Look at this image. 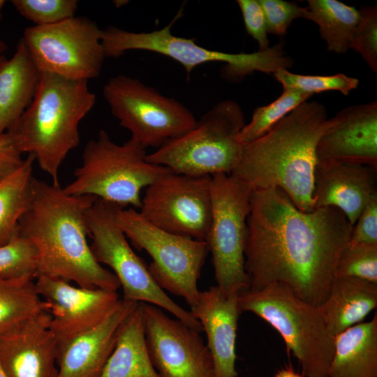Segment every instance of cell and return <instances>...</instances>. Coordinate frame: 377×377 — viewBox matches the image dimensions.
Segmentation results:
<instances>
[{"label": "cell", "instance_id": "6da1fadb", "mask_svg": "<svg viewBox=\"0 0 377 377\" xmlns=\"http://www.w3.org/2000/svg\"><path fill=\"white\" fill-rule=\"evenodd\" d=\"M353 228L335 207L303 212L280 188L253 191L244 248L249 290L279 283L320 306Z\"/></svg>", "mask_w": 377, "mask_h": 377}, {"label": "cell", "instance_id": "7a4b0ae2", "mask_svg": "<svg viewBox=\"0 0 377 377\" xmlns=\"http://www.w3.org/2000/svg\"><path fill=\"white\" fill-rule=\"evenodd\" d=\"M96 200L67 194L60 185L35 178L32 200L20 219L18 235L36 250L37 276L87 288H120L115 275L97 262L87 241L86 212Z\"/></svg>", "mask_w": 377, "mask_h": 377}, {"label": "cell", "instance_id": "3957f363", "mask_svg": "<svg viewBox=\"0 0 377 377\" xmlns=\"http://www.w3.org/2000/svg\"><path fill=\"white\" fill-rule=\"evenodd\" d=\"M327 121L323 104L302 103L264 135L242 145L231 174L253 191L278 188L300 210H313L316 149Z\"/></svg>", "mask_w": 377, "mask_h": 377}, {"label": "cell", "instance_id": "277c9868", "mask_svg": "<svg viewBox=\"0 0 377 377\" xmlns=\"http://www.w3.org/2000/svg\"><path fill=\"white\" fill-rule=\"evenodd\" d=\"M95 103L88 81L41 73L31 103L8 131L17 150L33 155L52 184L60 185V167L78 146L79 124Z\"/></svg>", "mask_w": 377, "mask_h": 377}, {"label": "cell", "instance_id": "5b68a950", "mask_svg": "<svg viewBox=\"0 0 377 377\" xmlns=\"http://www.w3.org/2000/svg\"><path fill=\"white\" fill-rule=\"evenodd\" d=\"M242 312L254 313L281 336L305 377H327L334 336L318 306L297 297L287 286L272 283L257 290L240 291Z\"/></svg>", "mask_w": 377, "mask_h": 377}, {"label": "cell", "instance_id": "8992f818", "mask_svg": "<svg viewBox=\"0 0 377 377\" xmlns=\"http://www.w3.org/2000/svg\"><path fill=\"white\" fill-rule=\"evenodd\" d=\"M146 149L130 138L122 145L101 130L85 145L82 165L63 188L73 195H91L125 208H140L141 193L159 176L171 171L147 160Z\"/></svg>", "mask_w": 377, "mask_h": 377}, {"label": "cell", "instance_id": "52a82bcc", "mask_svg": "<svg viewBox=\"0 0 377 377\" xmlns=\"http://www.w3.org/2000/svg\"><path fill=\"white\" fill-rule=\"evenodd\" d=\"M243 111L234 101L219 102L186 133L165 142L147 160L190 176L231 174L240 158Z\"/></svg>", "mask_w": 377, "mask_h": 377}, {"label": "cell", "instance_id": "ba28073f", "mask_svg": "<svg viewBox=\"0 0 377 377\" xmlns=\"http://www.w3.org/2000/svg\"><path fill=\"white\" fill-rule=\"evenodd\" d=\"M180 15L182 10L169 24L149 32L129 31L112 26L107 27L102 31L101 36L106 57H119L128 50L153 52L179 63L188 76L199 65L222 62L226 64L223 76L232 81L239 80L255 71L274 74L280 68L292 66V59L286 56L281 42L265 50L252 53H227L198 45L195 38L175 36L171 33V27Z\"/></svg>", "mask_w": 377, "mask_h": 377}, {"label": "cell", "instance_id": "9c48e42d", "mask_svg": "<svg viewBox=\"0 0 377 377\" xmlns=\"http://www.w3.org/2000/svg\"><path fill=\"white\" fill-rule=\"evenodd\" d=\"M120 208L123 207L96 198L85 217L92 253L98 263L112 269L122 288L121 299L163 308L193 330L202 332L199 321L156 283L148 267L132 249L117 220Z\"/></svg>", "mask_w": 377, "mask_h": 377}, {"label": "cell", "instance_id": "30bf717a", "mask_svg": "<svg viewBox=\"0 0 377 377\" xmlns=\"http://www.w3.org/2000/svg\"><path fill=\"white\" fill-rule=\"evenodd\" d=\"M117 220L132 244L152 258L148 269L156 283L184 298L193 309L200 294L198 281L209 253L206 242L160 229L132 207L120 208Z\"/></svg>", "mask_w": 377, "mask_h": 377}, {"label": "cell", "instance_id": "8fae6325", "mask_svg": "<svg viewBox=\"0 0 377 377\" xmlns=\"http://www.w3.org/2000/svg\"><path fill=\"white\" fill-rule=\"evenodd\" d=\"M252 192L232 174L211 177L212 217L205 242L216 286L226 292L249 289L244 248Z\"/></svg>", "mask_w": 377, "mask_h": 377}, {"label": "cell", "instance_id": "7c38bea8", "mask_svg": "<svg viewBox=\"0 0 377 377\" xmlns=\"http://www.w3.org/2000/svg\"><path fill=\"white\" fill-rule=\"evenodd\" d=\"M104 98L131 138L145 149H156L192 128L193 114L181 102L163 95L140 80L119 75L103 89Z\"/></svg>", "mask_w": 377, "mask_h": 377}, {"label": "cell", "instance_id": "4fadbf2b", "mask_svg": "<svg viewBox=\"0 0 377 377\" xmlns=\"http://www.w3.org/2000/svg\"><path fill=\"white\" fill-rule=\"evenodd\" d=\"M102 31L84 17L47 26H32L21 38L40 73L87 80L99 76L106 57Z\"/></svg>", "mask_w": 377, "mask_h": 377}, {"label": "cell", "instance_id": "5bb4252c", "mask_svg": "<svg viewBox=\"0 0 377 377\" xmlns=\"http://www.w3.org/2000/svg\"><path fill=\"white\" fill-rule=\"evenodd\" d=\"M139 209L160 229L205 242L212 217L211 177L168 171L145 188Z\"/></svg>", "mask_w": 377, "mask_h": 377}, {"label": "cell", "instance_id": "9a60e30c", "mask_svg": "<svg viewBox=\"0 0 377 377\" xmlns=\"http://www.w3.org/2000/svg\"><path fill=\"white\" fill-rule=\"evenodd\" d=\"M140 303L148 352L160 377H214L212 355L199 332L156 306Z\"/></svg>", "mask_w": 377, "mask_h": 377}, {"label": "cell", "instance_id": "2e32d148", "mask_svg": "<svg viewBox=\"0 0 377 377\" xmlns=\"http://www.w3.org/2000/svg\"><path fill=\"white\" fill-rule=\"evenodd\" d=\"M35 283L47 304L50 329L59 346L98 325L121 300L116 290L74 286L43 275L37 276Z\"/></svg>", "mask_w": 377, "mask_h": 377}, {"label": "cell", "instance_id": "e0dca14e", "mask_svg": "<svg viewBox=\"0 0 377 377\" xmlns=\"http://www.w3.org/2000/svg\"><path fill=\"white\" fill-rule=\"evenodd\" d=\"M43 311L0 336V366L7 377H57V340Z\"/></svg>", "mask_w": 377, "mask_h": 377}, {"label": "cell", "instance_id": "ac0fdd59", "mask_svg": "<svg viewBox=\"0 0 377 377\" xmlns=\"http://www.w3.org/2000/svg\"><path fill=\"white\" fill-rule=\"evenodd\" d=\"M318 161L377 168V103L354 105L328 119L317 145Z\"/></svg>", "mask_w": 377, "mask_h": 377}, {"label": "cell", "instance_id": "d6986e66", "mask_svg": "<svg viewBox=\"0 0 377 377\" xmlns=\"http://www.w3.org/2000/svg\"><path fill=\"white\" fill-rule=\"evenodd\" d=\"M376 182L377 168L318 161L314 171V207H335L354 226L364 206L377 194Z\"/></svg>", "mask_w": 377, "mask_h": 377}, {"label": "cell", "instance_id": "ffe728a7", "mask_svg": "<svg viewBox=\"0 0 377 377\" xmlns=\"http://www.w3.org/2000/svg\"><path fill=\"white\" fill-rule=\"evenodd\" d=\"M239 292H226L217 286L200 291L193 316L206 333L207 346L212 355L214 377H237L236 337L241 311Z\"/></svg>", "mask_w": 377, "mask_h": 377}, {"label": "cell", "instance_id": "44dd1931", "mask_svg": "<svg viewBox=\"0 0 377 377\" xmlns=\"http://www.w3.org/2000/svg\"><path fill=\"white\" fill-rule=\"evenodd\" d=\"M138 303L121 299L101 323L59 346L57 377H99L115 346L121 323Z\"/></svg>", "mask_w": 377, "mask_h": 377}, {"label": "cell", "instance_id": "7402d4cb", "mask_svg": "<svg viewBox=\"0 0 377 377\" xmlns=\"http://www.w3.org/2000/svg\"><path fill=\"white\" fill-rule=\"evenodd\" d=\"M40 74L22 39L12 57L0 55V135L13 128L31 103Z\"/></svg>", "mask_w": 377, "mask_h": 377}, {"label": "cell", "instance_id": "603a6c76", "mask_svg": "<svg viewBox=\"0 0 377 377\" xmlns=\"http://www.w3.org/2000/svg\"><path fill=\"white\" fill-rule=\"evenodd\" d=\"M377 306V283L350 276H335L318 308L335 336L363 322Z\"/></svg>", "mask_w": 377, "mask_h": 377}, {"label": "cell", "instance_id": "cb8c5ba5", "mask_svg": "<svg viewBox=\"0 0 377 377\" xmlns=\"http://www.w3.org/2000/svg\"><path fill=\"white\" fill-rule=\"evenodd\" d=\"M327 377H377V313L334 336Z\"/></svg>", "mask_w": 377, "mask_h": 377}, {"label": "cell", "instance_id": "d4e9b609", "mask_svg": "<svg viewBox=\"0 0 377 377\" xmlns=\"http://www.w3.org/2000/svg\"><path fill=\"white\" fill-rule=\"evenodd\" d=\"M99 377H160L148 352L140 302L121 323L115 346Z\"/></svg>", "mask_w": 377, "mask_h": 377}, {"label": "cell", "instance_id": "484cf974", "mask_svg": "<svg viewBox=\"0 0 377 377\" xmlns=\"http://www.w3.org/2000/svg\"><path fill=\"white\" fill-rule=\"evenodd\" d=\"M34 156L29 154L22 164L0 180V246L18 235L20 219L33 197Z\"/></svg>", "mask_w": 377, "mask_h": 377}, {"label": "cell", "instance_id": "4316f807", "mask_svg": "<svg viewBox=\"0 0 377 377\" xmlns=\"http://www.w3.org/2000/svg\"><path fill=\"white\" fill-rule=\"evenodd\" d=\"M307 2L306 19L318 25L327 50L337 54L346 53L360 21V10L337 0Z\"/></svg>", "mask_w": 377, "mask_h": 377}, {"label": "cell", "instance_id": "83f0119b", "mask_svg": "<svg viewBox=\"0 0 377 377\" xmlns=\"http://www.w3.org/2000/svg\"><path fill=\"white\" fill-rule=\"evenodd\" d=\"M35 277L0 276V336L27 319L48 311L38 293Z\"/></svg>", "mask_w": 377, "mask_h": 377}, {"label": "cell", "instance_id": "f1b7e54d", "mask_svg": "<svg viewBox=\"0 0 377 377\" xmlns=\"http://www.w3.org/2000/svg\"><path fill=\"white\" fill-rule=\"evenodd\" d=\"M311 96L296 89H283L275 101L254 110L251 121L244 125L240 133L241 143H248L264 135Z\"/></svg>", "mask_w": 377, "mask_h": 377}, {"label": "cell", "instance_id": "f546056e", "mask_svg": "<svg viewBox=\"0 0 377 377\" xmlns=\"http://www.w3.org/2000/svg\"><path fill=\"white\" fill-rule=\"evenodd\" d=\"M283 89H293L313 95L327 91H339L345 96L357 88L359 80L343 73L333 75H306L280 68L274 74Z\"/></svg>", "mask_w": 377, "mask_h": 377}, {"label": "cell", "instance_id": "4dcf8cb0", "mask_svg": "<svg viewBox=\"0 0 377 377\" xmlns=\"http://www.w3.org/2000/svg\"><path fill=\"white\" fill-rule=\"evenodd\" d=\"M336 276H350L377 283V244L352 243L343 249Z\"/></svg>", "mask_w": 377, "mask_h": 377}, {"label": "cell", "instance_id": "1f68e13d", "mask_svg": "<svg viewBox=\"0 0 377 377\" xmlns=\"http://www.w3.org/2000/svg\"><path fill=\"white\" fill-rule=\"evenodd\" d=\"M11 3L23 17L39 27L75 17L78 7L76 0H13Z\"/></svg>", "mask_w": 377, "mask_h": 377}, {"label": "cell", "instance_id": "d6a6232c", "mask_svg": "<svg viewBox=\"0 0 377 377\" xmlns=\"http://www.w3.org/2000/svg\"><path fill=\"white\" fill-rule=\"evenodd\" d=\"M0 276L36 277V252L26 238L18 235L7 244L0 246Z\"/></svg>", "mask_w": 377, "mask_h": 377}, {"label": "cell", "instance_id": "836d02e7", "mask_svg": "<svg viewBox=\"0 0 377 377\" xmlns=\"http://www.w3.org/2000/svg\"><path fill=\"white\" fill-rule=\"evenodd\" d=\"M350 48L360 54L371 70L377 71V8L363 7Z\"/></svg>", "mask_w": 377, "mask_h": 377}, {"label": "cell", "instance_id": "e575fe53", "mask_svg": "<svg viewBox=\"0 0 377 377\" xmlns=\"http://www.w3.org/2000/svg\"><path fill=\"white\" fill-rule=\"evenodd\" d=\"M265 14L268 33L283 36L292 22L306 17V8L283 0H258Z\"/></svg>", "mask_w": 377, "mask_h": 377}, {"label": "cell", "instance_id": "d590c367", "mask_svg": "<svg viewBox=\"0 0 377 377\" xmlns=\"http://www.w3.org/2000/svg\"><path fill=\"white\" fill-rule=\"evenodd\" d=\"M247 33L258 43V50L269 47L268 31L263 10L258 0H237Z\"/></svg>", "mask_w": 377, "mask_h": 377}, {"label": "cell", "instance_id": "8d00e7d4", "mask_svg": "<svg viewBox=\"0 0 377 377\" xmlns=\"http://www.w3.org/2000/svg\"><path fill=\"white\" fill-rule=\"evenodd\" d=\"M355 223L350 242L377 244V194L364 206Z\"/></svg>", "mask_w": 377, "mask_h": 377}, {"label": "cell", "instance_id": "74e56055", "mask_svg": "<svg viewBox=\"0 0 377 377\" xmlns=\"http://www.w3.org/2000/svg\"><path fill=\"white\" fill-rule=\"evenodd\" d=\"M23 160L10 134L7 132L0 135V180L18 168Z\"/></svg>", "mask_w": 377, "mask_h": 377}, {"label": "cell", "instance_id": "f35d334b", "mask_svg": "<svg viewBox=\"0 0 377 377\" xmlns=\"http://www.w3.org/2000/svg\"><path fill=\"white\" fill-rule=\"evenodd\" d=\"M274 377H304L295 372L291 368H286L279 370Z\"/></svg>", "mask_w": 377, "mask_h": 377}, {"label": "cell", "instance_id": "ab89813d", "mask_svg": "<svg viewBox=\"0 0 377 377\" xmlns=\"http://www.w3.org/2000/svg\"><path fill=\"white\" fill-rule=\"evenodd\" d=\"M6 48L7 46L6 43L1 40H0V55L2 54V53L6 50Z\"/></svg>", "mask_w": 377, "mask_h": 377}, {"label": "cell", "instance_id": "60d3db41", "mask_svg": "<svg viewBox=\"0 0 377 377\" xmlns=\"http://www.w3.org/2000/svg\"><path fill=\"white\" fill-rule=\"evenodd\" d=\"M5 3H6V1L0 0V20H1L2 16H3L2 10H3V8L4 5H5Z\"/></svg>", "mask_w": 377, "mask_h": 377}, {"label": "cell", "instance_id": "b9f144b4", "mask_svg": "<svg viewBox=\"0 0 377 377\" xmlns=\"http://www.w3.org/2000/svg\"><path fill=\"white\" fill-rule=\"evenodd\" d=\"M0 377H7L0 366Z\"/></svg>", "mask_w": 377, "mask_h": 377}]
</instances>
